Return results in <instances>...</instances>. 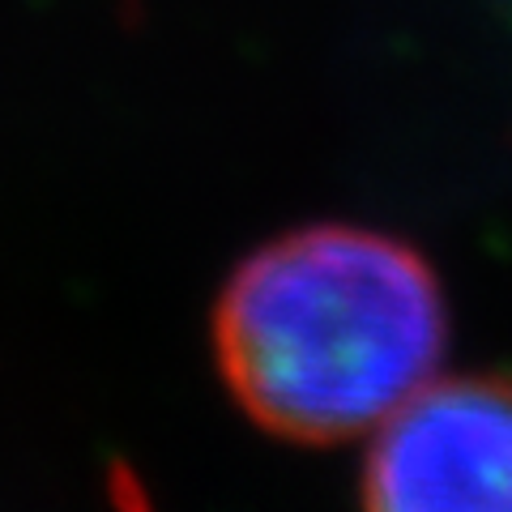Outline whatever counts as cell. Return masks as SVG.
<instances>
[{
  "mask_svg": "<svg viewBox=\"0 0 512 512\" xmlns=\"http://www.w3.org/2000/svg\"><path fill=\"white\" fill-rule=\"evenodd\" d=\"M444 338L431 265L342 222L256 248L214 308V355L239 410L295 444L376 431L436 376Z\"/></svg>",
  "mask_w": 512,
  "mask_h": 512,
  "instance_id": "obj_1",
  "label": "cell"
},
{
  "mask_svg": "<svg viewBox=\"0 0 512 512\" xmlns=\"http://www.w3.org/2000/svg\"><path fill=\"white\" fill-rule=\"evenodd\" d=\"M363 512H512V376L427 380L376 427Z\"/></svg>",
  "mask_w": 512,
  "mask_h": 512,
  "instance_id": "obj_2",
  "label": "cell"
}]
</instances>
